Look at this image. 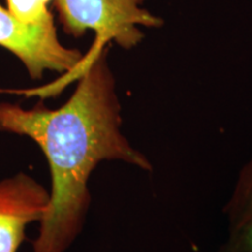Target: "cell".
<instances>
[{"label":"cell","mask_w":252,"mask_h":252,"mask_svg":"<svg viewBox=\"0 0 252 252\" xmlns=\"http://www.w3.org/2000/svg\"><path fill=\"white\" fill-rule=\"evenodd\" d=\"M108 46L91 48L80 67L60 80H77L70 98L58 109L42 102L32 109L0 102V131L25 135L45 154L52 186L49 206L33 241V252H65L86 224L89 180L100 162L121 161L144 172L153 165L122 130V106L108 62Z\"/></svg>","instance_id":"6da1fadb"},{"label":"cell","mask_w":252,"mask_h":252,"mask_svg":"<svg viewBox=\"0 0 252 252\" xmlns=\"http://www.w3.org/2000/svg\"><path fill=\"white\" fill-rule=\"evenodd\" d=\"M145 0H54L63 31L81 37L88 31L94 32L91 48L110 42L131 49L144 39L140 26L159 28L161 18L141 7Z\"/></svg>","instance_id":"7a4b0ae2"},{"label":"cell","mask_w":252,"mask_h":252,"mask_svg":"<svg viewBox=\"0 0 252 252\" xmlns=\"http://www.w3.org/2000/svg\"><path fill=\"white\" fill-rule=\"evenodd\" d=\"M0 46L23 62L30 76L40 80L43 72L71 75L84 55L60 42L54 23L30 25L21 23L0 5ZM62 77V78H63Z\"/></svg>","instance_id":"3957f363"},{"label":"cell","mask_w":252,"mask_h":252,"mask_svg":"<svg viewBox=\"0 0 252 252\" xmlns=\"http://www.w3.org/2000/svg\"><path fill=\"white\" fill-rule=\"evenodd\" d=\"M49 200L48 189L24 172L0 181V252H18L27 225L41 222Z\"/></svg>","instance_id":"277c9868"},{"label":"cell","mask_w":252,"mask_h":252,"mask_svg":"<svg viewBox=\"0 0 252 252\" xmlns=\"http://www.w3.org/2000/svg\"><path fill=\"white\" fill-rule=\"evenodd\" d=\"M223 212L226 237L217 252H252V159L239 169Z\"/></svg>","instance_id":"5b68a950"},{"label":"cell","mask_w":252,"mask_h":252,"mask_svg":"<svg viewBox=\"0 0 252 252\" xmlns=\"http://www.w3.org/2000/svg\"><path fill=\"white\" fill-rule=\"evenodd\" d=\"M52 0H6L8 12L20 20L30 25L54 23L48 4Z\"/></svg>","instance_id":"8992f818"}]
</instances>
